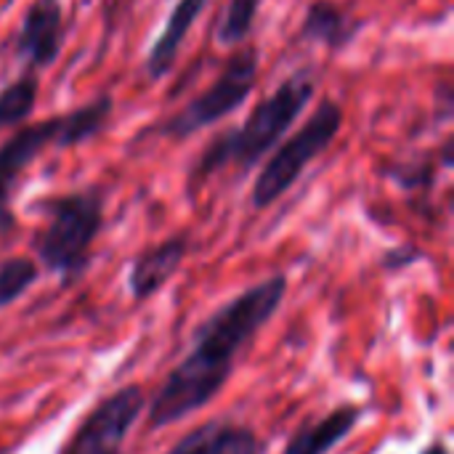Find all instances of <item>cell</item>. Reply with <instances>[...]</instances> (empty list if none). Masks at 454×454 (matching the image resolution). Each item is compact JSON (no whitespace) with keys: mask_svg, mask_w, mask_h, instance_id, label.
I'll list each match as a JSON object with an SVG mask.
<instances>
[{"mask_svg":"<svg viewBox=\"0 0 454 454\" xmlns=\"http://www.w3.org/2000/svg\"><path fill=\"white\" fill-rule=\"evenodd\" d=\"M43 226L32 237V250L64 285L74 282L90 263V247L104 229V192L88 186L35 202Z\"/></svg>","mask_w":454,"mask_h":454,"instance_id":"cell-3","label":"cell"},{"mask_svg":"<svg viewBox=\"0 0 454 454\" xmlns=\"http://www.w3.org/2000/svg\"><path fill=\"white\" fill-rule=\"evenodd\" d=\"M64 40H67V21H64L61 0H32L13 37V51L27 64L29 72H40L56 64Z\"/></svg>","mask_w":454,"mask_h":454,"instance_id":"cell-8","label":"cell"},{"mask_svg":"<svg viewBox=\"0 0 454 454\" xmlns=\"http://www.w3.org/2000/svg\"><path fill=\"white\" fill-rule=\"evenodd\" d=\"M420 454H450V450H447V444H444V442H434L431 447H426Z\"/></svg>","mask_w":454,"mask_h":454,"instance_id":"cell-19","label":"cell"},{"mask_svg":"<svg viewBox=\"0 0 454 454\" xmlns=\"http://www.w3.org/2000/svg\"><path fill=\"white\" fill-rule=\"evenodd\" d=\"M144 407L146 394L141 386H125L104 396L72 431L61 454H120Z\"/></svg>","mask_w":454,"mask_h":454,"instance_id":"cell-7","label":"cell"},{"mask_svg":"<svg viewBox=\"0 0 454 454\" xmlns=\"http://www.w3.org/2000/svg\"><path fill=\"white\" fill-rule=\"evenodd\" d=\"M314 93L317 80L309 69H298L295 74L285 77L274 93H269L253 106L242 125L218 133L205 146L200 160L192 165L189 181L202 184L226 168H237L242 170V176L253 170L290 133L303 109L311 104Z\"/></svg>","mask_w":454,"mask_h":454,"instance_id":"cell-2","label":"cell"},{"mask_svg":"<svg viewBox=\"0 0 454 454\" xmlns=\"http://www.w3.org/2000/svg\"><path fill=\"white\" fill-rule=\"evenodd\" d=\"M11 194H13V184L0 181V237L11 234L16 229V218L11 210Z\"/></svg>","mask_w":454,"mask_h":454,"instance_id":"cell-17","label":"cell"},{"mask_svg":"<svg viewBox=\"0 0 454 454\" xmlns=\"http://www.w3.org/2000/svg\"><path fill=\"white\" fill-rule=\"evenodd\" d=\"M287 293V277L274 274L218 306L192 338L189 354L173 367L149 404V431H162L207 407L234 372L250 340L271 322Z\"/></svg>","mask_w":454,"mask_h":454,"instance_id":"cell-1","label":"cell"},{"mask_svg":"<svg viewBox=\"0 0 454 454\" xmlns=\"http://www.w3.org/2000/svg\"><path fill=\"white\" fill-rule=\"evenodd\" d=\"M40 277V269L27 255H13L0 261V309L16 303Z\"/></svg>","mask_w":454,"mask_h":454,"instance_id":"cell-16","label":"cell"},{"mask_svg":"<svg viewBox=\"0 0 454 454\" xmlns=\"http://www.w3.org/2000/svg\"><path fill=\"white\" fill-rule=\"evenodd\" d=\"M415 258H420V253H415L412 247H399V250H391V253H386L383 263H386L388 269H402V266L412 263Z\"/></svg>","mask_w":454,"mask_h":454,"instance_id":"cell-18","label":"cell"},{"mask_svg":"<svg viewBox=\"0 0 454 454\" xmlns=\"http://www.w3.org/2000/svg\"><path fill=\"white\" fill-rule=\"evenodd\" d=\"M210 0H176V5L170 8L162 32L157 35V40L152 43L149 53H146V74L149 80H162L173 72L181 45L186 43L194 21L202 16V11L207 8Z\"/></svg>","mask_w":454,"mask_h":454,"instance_id":"cell-10","label":"cell"},{"mask_svg":"<svg viewBox=\"0 0 454 454\" xmlns=\"http://www.w3.org/2000/svg\"><path fill=\"white\" fill-rule=\"evenodd\" d=\"M258 48L255 45H242L237 53L226 59L221 67L218 77L197 93L184 109L173 112L168 120L154 125L157 136L173 138V141H186L189 136L200 133L202 128H210L221 122L223 117L234 114L255 90L258 82Z\"/></svg>","mask_w":454,"mask_h":454,"instance_id":"cell-6","label":"cell"},{"mask_svg":"<svg viewBox=\"0 0 454 454\" xmlns=\"http://www.w3.org/2000/svg\"><path fill=\"white\" fill-rule=\"evenodd\" d=\"M40 96V80L37 72H24L16 80H11L3 90H0V130L8 128H19L29 120V114L35 112Z\"/></svg>","mask_w":454,"mask_h":454,"instance_id":"cell-14","label":"cell"},{"mask_svg":"<svg viewBox=\"0 0 454 454\" xmlns=\"http://www.w3.org/2000/svg\"><path fill=\"white\" fill-rule=\"evenodd\" d=\"M364 24H367L364 19L354 16L348 8L338 5L335 0H311L303 13L301 37L306 43H319L327 51L340 53L359 37Z\"/></svg>","mask_w":454,"mask_h":454,"instance_id":"cell-11","label":"cell"},{"mask_svg":"<svg viewBox=\"0 0 454 454\" xmlns=\"http://www.w3.org/2000/svg\"><path fill=\"white\" fill-rule=\"evenodd\" d=\"M189 255V237L176 234L144 253H138L128 271V287L136 301H146L160 293L181 269L184 258Z\"/></svg>","mask_w":454,"mask_h":454,"instance_id":"cell-9","label":"cell"},{"mask_svg":"<svg viewBox=\"0 0 454 454\" xmlns=\"http://www.w3.org/2000/svg\"><path fill=\"white\" fill-rule=\"evenodd\" d=\"M266 444L253 428L226 420H210L189 431L165 454H263Z\"/></svg>","mask_w":454,"mask_h":454,"instance_id":"cell-12","label":"cell"},{"mask_svg":"<svg viewBox=\"0 0 454 454\" xmlns=\"http://www.w3.org/2000/svg\"><path fill=\"white\" fill-rule=\"evenodd\" d=\"M340 128H343L340 104L325 98L293 136L282 138L271 149V157L266 160V165L253 181L250 205L255 210H266L277 200H282L303 176V170L335 144Z\"/></svg>","mask_w":454,"mask_h":454,"instance_id":"cell-4","label":"cell"},{"mask_svg":"<svg viewBox=\"0 0 454 454\" xmlns=\"http://www.w3.org/2000/svg\"><path fill=\"white\" fill-rule=\"evenodd\" d=\"M362 410L354 404H343L327 415H322L319 420H309L303 423L295 436L287 442L282 454H327L333 452L359 423Z\"/></svg>","mask_w":454,"mask_h":454,"instance_id":"cell-13","label":"cell"},{"mask_svg":"<svg viewBox=\"0 0 454 454\" xmlns=\"http://www.w3.org/2000/svg\"><path fill=\"white\" fill-rule=\"evenodd\" d=\"M258 11H261V0H226L215 24V43L242 45L253 32Z\"/></svg>","mask_w":454,"mask_h":454,"instance_id":"cell-15","label":"cell"},{"mask_svg":"<svg viewBox=\"0 0 454 454\" xmlns=\"http://www.w3.org/2000/svg\"><path fill=\"white\" fill-rule=\"evenodd\" d=\"M114 101L109 93L96 96L74 112L53 114L32 125H19L0 144V181L13 184L45 149H74L96 138L112 120Z\"/></svg>","mask_w":454,"mask_h":454,"instance_id":"cell-5","label":"cell"}]
</instances>
